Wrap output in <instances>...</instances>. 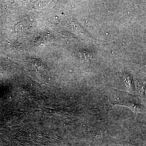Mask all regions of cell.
<instances>
[{
	"instance_id": "1",
	"label": "cell",
	"mask_w": 146,
	"mask_h": 146,
	"mask_svg": "<svg viewBox=\"0 0 146 146\" xmlns=\"http://www.w3.org/2000/svg\"><path fill=\"white\" fill-rule=\"evenodd\" d=\"M33 67L36 73L39 74V75H45L46 73L47 69L45 66V64L39 61H35L33 63Z\"/></svg>"
}]
</instances>
